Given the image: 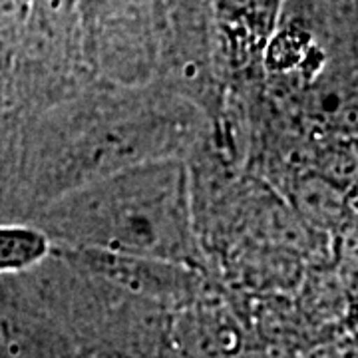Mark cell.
Masks as SVG:
<instances>
[{
	"label": "cell",
	"mask_w": 358,
	"mask_h": 358,
	"mask_svg": "<svg viewBox=\"0 0 358 358\" xmlns=\"http://www.w3.org/2000/svg\"><path fill=\"white\" fill-rule=\"evenodd\" d=\"M34 225L64 249L181 265L195 251L187 167L178 157L124 167L44 205Z\"/></svg>",
	"instance_id": "obj_1"
},
{
	"label": "cell",
	"mask_w": 358,
	"mask_h": 358,
	"mask_svg": "<svg viewBox=\"0 0 358 358\" xmlns=\"http://www.w3.org/2000/svg\"><path fill=\"white\" fill-rule=\"evenodd\" d=\"M50 255V237L34 223L0 221V277L30 271Z\"/></svg>",
	"instance_id": "obj_2"
}]
</instances>
